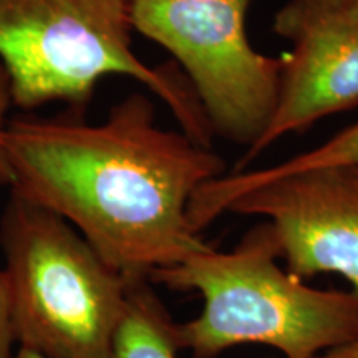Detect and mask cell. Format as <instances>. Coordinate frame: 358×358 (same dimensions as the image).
Masks as SVG:
<instances>
[{"label": "cell", "mask_w": 358, "mask_h": 358, "mask_svg": "<svg viewBox=\"0 0 358 358\" xmlns=\"http://www.w3.org/2000/svg\"><path fill=\"white\" fill-rule=\"evenodd\" d=\"M12 101L10 93V80L6 66L0 62V186L10 185V173H8V164L6 158V150H3V131H6V111Z\"/></svg>", "instance_id": "11"}, {"label": "cell", "mask_w": 358, "mask_h": 358, "mask_svg": "<svg viewBox=\"0 0 358 358\" xmlns=\"http://www.w3.org/2000/svg\"><path fill=\"white\" fill-rule=\"evenodd\" d=\"M315 358H358V337L342 345L330 348Z\"/></svg>", "instance_id": "13"}, {"label": "cell", "mask_w": 358, "mask_h": 358, "mask_svg": "<svg viewBox=\"0 0 358 358\" xmlns=\"http://www.w3.org/2000/svg\"><path fill=\"white\" fill-rule=\"evenodd\" d=\"M128 0H0V62L12 101L34 110L50 101L83 108L96 85L129 77L159 96L182 133L211 148L209 127L189 82L146 65L131 47Z\"/></svg>", "instance_id": "3"}, {"label": "cell", "mask_w": 358, "mask_h": 358, "mask_svg": "<svg viewBox=\"0 0 358 358\" xmlns=\"http://www.w3.org/2000/svg\"><path fill=\"white\" fill-rule=\"evenodd\" d=\"M13 345H15V340H13L10 319H8L6 280H3V272L0 268V358H10Z\"/></svg>", "instance_id": "12"}, {"label": "cell", "mask_w": 358, "mask_h": 358, "mask_svg": "<svg viewBox=\"0 0 358 358\" xmlns=\"http://www.w3.org/2000/svg\"><path fill=\"white\" fill-rule=\"evenodd\" d=\"M335 166H358V123L342 129L322 145L272 164V166L252 169V171H248V169L227 171L224 178L232 182H256L262 179L282 176V174Z\"/></svg>", "instance_id": "9"}, {"label": "cell", "mask_w": 358, "mask_h": 358, "mask_svg": "<svg viewBox=\"0 0 358 358\" xmlns=\"http://www.w3.org/2000/svg\"><path fill=\"white\" fill-rule=\"evenodd\" d=\"M287 40L292 50L282 57L274 115L234 171H243L287 134L358 105V22H317Z\"/></svg>", "instance_id": "7"}, {"label": "cell", "mask_w": 358, "mask_h": 358, "mask_svg": "<svg viewBox=\"0 0 358 358\" xmlns=\"http://www.w3.org/2000/svg\"><path fill=\"white\" fill-rule=\"evenodd\" d=\"M3 150L13 194L64 217L129 280L211 248L187 211L201 186L227 173L226 163L182 131L159 128L140 93L96 124L13 120Z\"/></svg>", "instance_id": "1"}, {"label": "cell", "mask_w": 358, "mask_h": 358, "mask_svg": "<svg viewBox=\"0 0 358 358\" xmlns=\"http://www.w3.org/2000/svg\"><path fill=\"white\" fill-rule=\"evenodd\" d=\"M10 358H45V357L40 355V353H35L32 350H27V348L17 347V350L12 353Z\"/></svg>", "instance_id": "14"}, {"label": "cell", "mask_w": 358, "mask_h": 358, "mask_svg": "<svg viewBox=\"0 0 358 358\" xmlns=\"http://www.w3.org/2000/svg\"><path fill=\"white\" fill-rule=\"evenodd\" d=\"M279 257V239L266 221L232 250L209 248L155 271L151 284L203 297L199 315L176 324L179 348L217 358L234 347L264 345L282 358H315L357 338L358 295L310 287Z\"/></svg>", "instance_id": "2"}, {"label": "cell", "mask_w": 358, "mask_h": 358, "mask_svg": "<svg viewBox=\"0 0 358 358\" xmlns=\"http://www.w3.org/2000/svg\"><path fill=\"white\" fill-rule=\"evenodd\" d=\"M358 22V0H289L277 12L274 29L282 37L317 22Z\"/></svg>", "instance_id": "10"}, {"label": "cell", "mask_w": 358, "mask_h": 358, "mask_svg": "<svg viewBox=\"0 0 358 358\" xmlns=\"http://www.w3.org/2000/svg\"><path fill=\"white\" fill-rule=\"evenodd\" d=\"M224 214L259 216L274 227L290 274H337L358 295V166L307 169L256 182L214 178L189 203L201 234Z\"/></svg>", "instance_id": "6"}, {"label": "cell", "mask_w": 358, "mask_h": 358, "mask_svg": "<svg viewBox=\"0 0 358 358\" xmlns=\"http://www.w3.org/2000/svg\"><path fill=\"white\" fill-rule=\"evenodd\" d=\"M179 350L176 322L151 287V280H131L111 358H178Z\"/></svg>", "instance_id": "8"}, {"label": "cell", "mask_w": 358, "mask_h": 358, "mask_svg": "<svg viewBox=\"0 0 358 358\" xmlns=\"http://www.w3.org/2000/svg\"><path fill=\"white\" fill-rule=\"evenodd\" d=\"M0 244L17 345L45 358H111L131 280L64 217L13 192Z\"/></svg>", "instance_id": "4"}, {"label": "cell", "mask_w": 358, "mask_h": 358, "mask_svg": "<svg viewBox=\"0 0 358 358\" xmlns=\"http://www.w3.org/2000/svg\"><path fill=\"white\" fill-rule=\"evenodd\" d=\"M254 0H128L133 30L181 64L214 136L250 148L279 100L282 58L249 42Z\"/></svg>", "instance_id": "5"}]
</instances>
